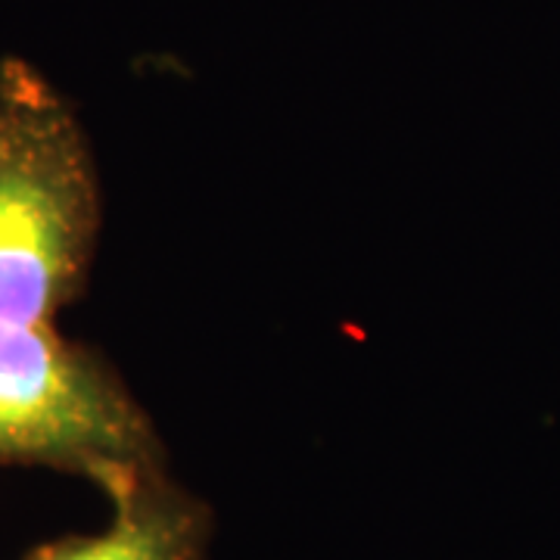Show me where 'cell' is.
<instances>
[{
  "label": "cell",
  "instance_id": "6da1fadb",
  "mask_svg": "<svg viewBox=\"0 0 560 560\" xmlns=\"http://www.w3.org/2000/svg\"><path fill=\"white\" fill-rule=\"evenodd\" d=\"M101 224L79 113L32 62L0 57V318L54 320L79 300Z\"/></svg>",
  "mask_w": 560,
  "mask_h": 560
},
{
  "label": "cell",
  "instance_id": "7a4b0ae2",
  "mask_svg": "<svg viewBox=\"0 0 560 560\" xmlns=\"http://www.w3.org/2000/svg\"><path fill=\"white\" fill-rule=\"evenodd\" d=\"M0 464L54 467L109 492L168 460L113 361L54 320L0 318Z\"/></svg>",
  "mask_w": 560,
  "mask_h": 560
},
{
  "label": "cell",
  "instance_id": "3957f363",
  "mask_svg": "<svg viewBox=\"0 0 560 560\" xmlns=\"http://www.w3.org/2000/svg\"><path fill=\"white\" fill-rule=\"evenodd\" d=\"M113 517L101 533L38 545L22 560H206L212 508L172 480L168 464L106 492Z\"/></svg>",
  "mask_w": 560,
  "mask_h": 560
}]
</instances>
